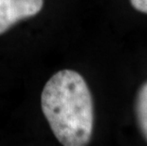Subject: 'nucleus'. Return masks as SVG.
I'll list each match as a JSON object with an SVG mask.
<instances>
[{
    "instance_id": "nucleus-1",
    "label": "nucleus",
    "mask_w": 147,
    "mask_h": 146,
    "mask_svg": "<svg viewBox=\"0 0 147 146\" xmlns=\"http://www.w3.org/2000/svg\"><path fill=\"white\" fill-rule=\"evenodd\" d=\"M41 106L53 134L65 146H84L93 131V102L86 81L74 70L55 73L46 83Z\"/></svg>"
},
{
    "instance_id": "nucleus-2",
    "label": "nucleus",
    "mask_w": 147,
    "mask_h": 146,
    "mask_svg": "<svg viewBox=\"0 0 147 146\" xmlns=\"http://www.w3.org/2000/svg\"><path fill=\"white\" fill-rule=\"evenodd\" d=\"M44 0H0V35L19 21L36 15Z\"/></svg>"
},
{
    "instance_id": "nucleus-3",
    "label": "nucleus",
    "mask_w": 147,
    "mask_h": 146,
    "mask_svg": "<svg viewBox=\"0 0 147 146\" xmlns=\"http://www.w3.org/2000/svg\"><path fill=\"white\" fill-rule=\"evenodd\" d=\"M136 114L140 128L147 141V83L140 87L138 93Z\"/></svg>"
},
{
    "instance_id": "nucleus-4",
    "label": "nucleus",
    "mask_w": 147,
    "mask_h": 146,
    "mask_svg": "<svg viewBox=\"0 0 147 146\" xmlns=\"http://www.w3.org/2000/svg\"><path fill=\"white\" fill-rule=\"evenodd\" d=\"M130 2L137 11L147 13V0H130Z\"/></svg>"
}]
</instances>
